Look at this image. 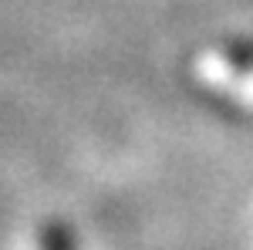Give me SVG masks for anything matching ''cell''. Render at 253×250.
<instances>
[]
</instances>
